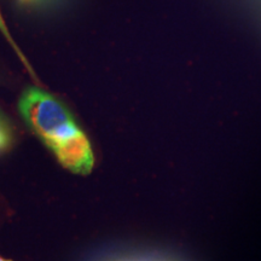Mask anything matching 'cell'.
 Here are the masks:
<instances>
[{"label": "cell", "mask_w": 261, "mask_h": 261, "mask_svg": "<svg viewBox=\"0 0 261 261\" xmlns=\"http://www.w3.org/2000/svg\"><path fill=\"white\" fill-rule=\"evenodd\" d=\"M18 110L29 128L50 149L80 130L64 104L38 87L24 91Z\"/></svg>", "instance_id": "cell-1"}, {"label": "cell", "mask_w": 261, "mask_h": 261, "mask_svg": "<svg viewBox=\"0 0 261 261\" xmlns=\"http://www.w3.org/2000/svg\"><path fill=\"white\" fill-rule=\"evenodd\" d=\"M51 150L64 168L84 175L92 171L93 151L86 135L81 129L69 138L57 143Z\"/></svg>", "instance_id": "cell-2"}, {"label": "cell", "mask_w": 261, "mask_h": 261, "mask_svg": "<svg viewBox=\"0 0 261 261\" xmlns=\"http://www.w3.org/2000/svg\"><path fill=\"white\" fill-rule=\"evenodd\" d=\"M0 32L3 33V34H4V37L8 39L9 40V42L10 44L12 45V47L15 48L16 50V52H17L18 54V56L21 57V60H22V62H23V63L27 65V67L29 68V64H28V62L25 61V58H24V56L23 55L21 54V51L18 50V47H17V45L15 44V41L12 40V38H11V35H10V32H9V29H8V27H6V24H5V22H4V18H3V16H2V14H0ZM29 69H31V68H29Z\"/></svg>", "instance_id": "cell-3"}, {"label": "cell", "mask_w": 261, "mask_h": 261, "mask_svg": "<svg viewBox=\"0 0 261 261\" xmlns=\"http://www.w3.org/2000/svg\"><path fill=\"white\" fill-rule=\"evenodd\" d=\"M9 140L10 136L8 129H6V127L3 126V123L0 122V149L5 148V146L9 144Z\"/></svg>", "instance_id": "cell-4"}, {"label": "cell", "mask_w": 261, "mask_h": 261, "mask_svg": "<svg viewBox=\"0 0 261 261\" xmlns=\"http://www.w3.org/2000/svg\"><path fill=\"white\" fill-rule=\"evenodd\" d=\"M0 261H11V260H6V259H4V257L0 256Z\"/></svg>", "instance_id": "cell-5"}, {"label": "cell", "mask_w": 261, "mask_h": 261, "mask_svg": "<svg viewBox=\"0 0 261 261\" xmlns=\"http://www.w3.org/2000/svg\"><path fill=\"white\" fill-rule=\"evenodd\" d=\"M161 261H165V260H161Z\"/></svg>", "instance_id": "cell-6"}]
</instances>
